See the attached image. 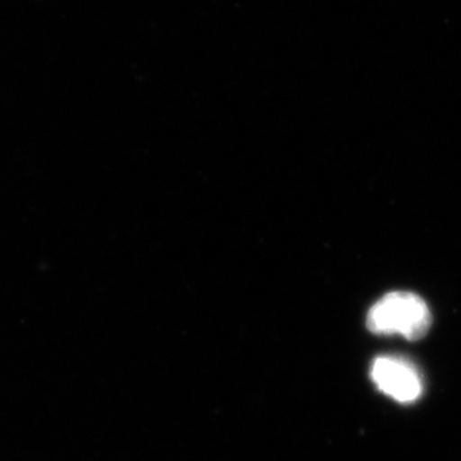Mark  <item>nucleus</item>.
Masks as SVG:
<instances>
[{
  "instance_id": "f257e3e1",
  "label": "nucleus",
  "mask_w": 461,
  "mask_h": 461,
  "mask_svg": "<svg viewBox=\"0 0 461 461\" xmlns=\"http://www.w3.org/2000/svg\"><path fill=\"white\" fill-rule=\"evenodd\" d=\"M432 317L429 305L411 293H391L372 306L368 329L377 335H399L415 341L429 330Z\"/></svg>"
},
{
  "instance_id": "f03ea898",
  "label": "nucleus",
  "mask_w": 461,
  "mask_h": 461,
  "mask_svg": "<svg viewBox=\"0 0 461 461\" xmlns=\"http://www.w3.org/2000/svg\"><path fill=\"white\" fill-rule=\"evenodd\" d=\"M372 381L379 391L396 402H417L423 393V379L411 360L400 357H379L372 364Z\"/></svg>"
}]
</instances>
